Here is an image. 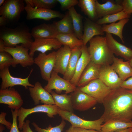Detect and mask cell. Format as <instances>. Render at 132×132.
<instances>
[{
	"mask_svg": "<svg viewBox=\"0 0 132 132\" xmlns=\"http://www.w3.org/2000/svg\"><path fill=\"white\" fill-rule=\"evenodd\" d=\"M24 0H6L0 7V15L5 17L8 22H14L19 19L24 10Z\"/></svg>",
	"mask_w": 132,
	"mask_h": 132,
	"instance_id": "obj_9",
	"label": "cell"
},
{
	"mask_svg": "<svg viewBox=\"0 0 132 132\" xmlns=\"http://www.w3.org/2000/svg\"><path fill=\"white\" fill-rule=\"evenodd\" d=\"M95 5L97 13L99 18L118 12L123 10L121 5L116 3L112 0H107L104 3L101 4L96 0Z\"/></svg>",
	"mask_w": 132,
	"mask_h": 132,
	"instance_id": "obj_24",
	"label": "cell"
},
{
	"mask_svg": "<svg viewBox=\"0 0 132 132\" xmlns=\"http://www.w3.org/2000/svg\"><path fill=\"white\" fill-rule=\"evenodd\" d=\"M56 38L63 45L68 46L71 50L83 45L82 40L74 34L59 33Z\"/></svg>",
	"mask_w": 132,
	"mask_h": 132,
	"instance_id": "obj_33",
	"label": "cell"
},
{
	"mask_svg": "<svg viewBox=\"0 0 132 132\" xmlns=\"http://www.w3.org/2000/svg\"><path fill=\"white\" fill-rule=\"evenodd\" d=\"M18 111V110H15L13 111V109H11L12 116V122L9 132H20L19 130L17 121Z\"/></svg>",
	"mask_w": 132,
	"mask_h": 132,
	"instance_id": "obj_39",
	"label": "cell"
},
{
	"mask_svg": "<svg viewBox=\"0 0 132 132\" xmlns=\"http://www.w3.org/2000/svg\"><path fill=\"white\" fill-rule=\"evenodd\" d=\"M102 104L101 116L104 122L112 121L125 122L132 119V90L121 87L111 90Z\"/></svg>",
	"mask_w": 132,
	"mask_h": 132,
	"instance_id": "obj_1",
	"label": "cell"
},
{
	"mask_svg": "<svg viewBox=\"0 0 132 132\" xmlns=\"http://www.w3.org/2000/svg\"><path fill=\"white\" fill-rule=\"evenodd\" d=\"M33 70L32 68L28 77L25 78L12 76L10 73L9 67L0 70V77L2 80L0 89H5L16 85L22 86L26 89H28L29 87H34V85L31 84L29 80Z\"/></svg>",
	"mask_w": 132,
	"mask_h": 132,
	"instance_id": "obj_13",
	"label": "cell"
},
{
	"mask_svg": "<svg viewBox=\"0 0 132 132\" xmlns=\"http://www.w3.org/2000/svg\"><path fill=\"white\" fill-rule=\"evenodd\" d=\"M131 14L126 13L123 10L118 12L108 15L98 19L96 22L101 25L108 23H115L118 20L129 18Z\"/></svg>",
	"mask_w": 132,
	"mask_h": 132,
	"instance_id": "obj_34",
	"label": "cell"
},
{
	"mask_svg": "<svg viewBox=\"0 0 132 132\" xmlns=\"http://www.w3.org/2000/svg\"><path fill=\"white\" fill-rule=\"evenodd\" d=\"M63 10H68L71 8L78 5L79 1L77 0H57Z\"/></svg>",
	"mask_w": 132,
	"mask_h": 132,
	"instance_id": "obj_38",
	"label": "cell"
},
{
	"mask_svg": "<svg viewBox=\"0 0 132 132\" xmlns=\"http://www.w3.org/2000/svg\"><path fill=\"white\" fill-rule=\"evenodd\" d=\"M56 52L53 51L48 54L39 53L34 59V63L39 67L42 78L48 81L50 78L54 67Z\"/></svg>",
	"mask_w": 132,
	"mask_h": 132,
	"instance_id": "obj_7",
	"label": "cell"
},
{
	"mask_svg": "<svg viewBox=\"0 0 132 132\" xmlns=\"http://www.w3.org/2000/svg\"><path fill=\"white\" fill-rule=\"evenodd\" d=\"M29 49L22 45L13 47L5 46L4 51L9 53L13 60L12 67H15L19 64L23 67L30 66L33 64L34 59L28 53Z\"/></svg>",
	"mask_w": 132,
	"mask_h": 132,
	"instance_id": "obj_8",
	"label": "cell"
},
{
	"mask_svg": "<svg viewBox=\"0 0 132 132\" xmlns=\"http://www.w3.org/2000/svg\"><path fill=\"white\" fill-rule=\"evenodd\" d=\"M34 39V41L31 44L29 53V55L32 57H33L36 51L45 53L47 51L53 49H58L63 45L56 38Z\"/></svg>",
	"mask_w": 132,
	"mask_h": 132,
	"instance_id": "obj_14",
	"label": "cell"
},
{
	"mask_svg": "<svg viewBox=\"0 0 132 132\" xmlns=\"http://www.w3.org/2000/svg\"><path fill=\"white\" fill-rule=\"evenodd\" d=\"M58 107L55 104L38 105L29 109L21 107L18 110V128L21 130H22L25 119L30 114L36 112H43L46 113L48 117L54 118V116L58 114Z\"/></svg>",
	"mask_w": 132,
	"mask_h": 132,
	"instance_id": "obj_5",
	"label": "cell"
},
{
	"mask_svg": "<svg viewBox=\"0 0 132 132\" xmlns=\"http://www.w3.org/2000/svg\"><path fill=\"white\" fill-rule=\"evenodd\" d=\"M128 18H125L120 20L117 23H113L109 24H104L102 26L103 32L110 34H113L118 36L122 43L124 41L122 35V31L125 25L129 21Z\"/></svg>",
	"mask_w": 132,
	"mask_h": 132,
	"instance_id": "obj_28",
	"label": "cell"
},
{
	"mask_svg": "<svg viewBox=\"0 0 132 132\" xmlns=\"http://www.w3.org/2000/svg\"><path fill=\"white\" fill-rule=\"evenodd\" d=\"M79 88L82 91L96 99L97 102L102 104L111 90L99 79L93 80L86 86Z\"/></svg>",
	"mask_w": 132,
	"mask_h": 132,
	"instance_id": "obj_6",
	"label": "cell"
},
{
	"mask_svg": "<svg viewBox=\"0 0 132 132\" xmlns=\"http://www.w3.org/2000/svg\"><path fill=\"white\" fill-rule=\"evenodd\" d=\"M89 42L88 50L91 61L100 66L112 64L114 55L108 46L106 36H95Z\"/></svg>",
	"mask_w": 132,
	"mask_h": 132,
	"instance_id": "obj_2",
	"label": "cell"
},
{
	"mask_svg": "<svg viewBox=\"0 0 132 132\" xmlns=\"http://www.w3.org/2000/svg\"><path fill=\"white\" fill-rule=\"evenodd\" d=\"M47 84L44 87V89L50 93L53 89L58 94L61 93L63 91L65 93H70L76 89L77 87L73 85L70 81L62 78L58 73L53 70L50 78L47 81Z\"/></svg>",
	"mask_w": 132,
	"mask_h": 132,
	"instance_id": "obj_10",
	"label": "cell"
},
{
	"mask_svg": "<svg viewBox=\"0 0 132 132\" xmlns=\"http://www.w3.org/2000/svg\"><path fill=\"white\" fill-rule=\"evenodd\" d=\"M27 0L32 7L35 8L51 9L58 3L57 0Z\"/></svg>",
	"mask_w": 132,
	"mask_h": 132,
	"instance_id": "obj_35",
	"label": "cell"
},
{
	"mask_svg": "<svg viewBox=\"0 0 132 132\" xmlns=\"http://www.w3.org/2000/svg\"><path fill=\"white\" fill-rule=\"evenodd\" d=\"M13 58L9 53L5 51L0 52V70L12 66Z\"/></svg>",
	"mask_w": 132,
	"mask_h": 132,
	"instance_id": "obj_37",
	"label": "cell"
},
{
	"mask_svg": "<svg viewBox=\"0 0 132 132\" xmlns=\"http://www.w3.org/2000/svg\"><path fill=\"white\" fill-rule=\"evenodd\" d=\"M5 45L3 41L0 39V52L4 51V48Z\"/></svg>",
	"mask_w": 132,
	"mask_h": 132,
	"instance_id": "obj_46",
	"label": "cell"
},
{
	"mask_svg": "<svg viewBox=\"0 0 132 132\" xmlns=\"http://www.w3.org/2000/svg\"><path fill=\"white\" fill-rule=\"evenodd\" d=\"M54 23L59 33L75 34L72 19L68 11L61 20Z\"/></svg>",
	"mask_w": 132,
	"mask_h": 132,
	"instance_id": "obj_32",
	"label": "cell"
},
{
	"mask_svg": "<svg viewBox=\"0 0 132 132\" xmlns=\"http://www.w3.org/2000/svg\"><path fill=\"white\" fill-rule=\"evenodd\" d=\"M104 34L101 25L97 24L88 18H85L83 33L81 39L83 42V46H86L88 42L94 37L103 35Z\"/></svg>",
	"mask_w": 132,
	"mask_h": 132,
	"instance_id": "obj_22",
	"label": "cell"
},
{
	"mask_svg": "<svg viewBox=\"0 0 132 132\" xmlns=\"http://www.w3.org/2000/svg\"><path fill=\"white\" fill-rule=\"evenodd\" d=\"M24 1L26 4L24 10L27 13L26 18L28 20L40 19L49 21L55 18H62L65 15L58 11L51 9L33 7L27 0Z\"/></svg>",
	"mask_w": 132,
	"mask_h": 132,
	"instance_id": "obj_11",
	"label": "cell"
},
{
	"mask_svg": "<svg viewBox=\"0 0 132 132\" xmlns=\"http://www.w3.org/2000/svg\"><path fill=\"white\" fill-rule=\"evenodd\" d=\"M5 0H0V6H2L4 3Z\"/></svg>",
	"mask_w": 132,
	"mask_h": 132,
	"instance_id": "obj_49",
	"label": "cell"
},
{
	"mask_svg": "<svg viewBox=\"0 0 132 132\" xmlns=\"http://www.w3.org/2000/svg\"><path fill=\"white\" fill-rule=\"evenodd\" d=\"M99 79L111 90L120 87L123 82L110 65L101 66Z\"/></svg>",
	"mask_w": 132,
	"mask_h": 132,
	"instance_id": "obj_17",
	"label": "cell"
},
{
	"mask_svg": "<svg viewBox=\"0 0 132 132\" xmlns=\"http://www.w3.org/2000/svg\"><path fill=\"white\" fill-rule=\"evenodd\" d=\"M120 87L132 90V77L129 78L127 80L123 81Z\"/></svg>",
	"mask_w": 132,
	"mask_h": 132,
	"instance_id": "obj_43",
	"label": "cell"
},
{
	"mask_svg": "<svg viewBox=\"0 0 132 132\" xmlns=\"http://www.w3.org/2000/svg\"><path fill=\"white\" fill-rule=\"evenodd\" d=\"M56 52L55 63L53 70L63 75L66 71L70 58L71 49L68 46L64 45Z\"/></svg>",
	"mask_w": 132,
	"mask_h": 132,
	"instance_id": "obj_19",
	"label": "cell"
},
{
	"mask_svg": "<svg viewBox=\"0 0 132 132\" xmlns=\"http://www.w3.org/2000/svg\"><path fill=\"white\" fill-rule=\"evenodd\" d=\"M23 101L18 92L13 87L0 90V103L8 105L12 109L18 110L23 104Z\"/></svg>",
	"mask_w": 132,
	"mask_h": 132,
	"instance_id": "obj_15",
	"label": "cell"
},
{
	"mask_svg": "<svg viewBox=\"0 0 132 132\" xmlns=\"http://www.w3.org/2000/svg\"><path fill=\"white\" fill-rule=\"evenodd\" d=\"M5 129V128L4 125L0 124V132H3Z\"/></svg>",
	"mask_w": 132,
	"mask_h": 132,
	"instance_id": "obj_48",
	"label": "cell"
},
{
	"mask_svg": "<svg viewBox=\"0 0 132 132\" xmlns=\"http://www.w3.org/2000/svg\"><path fill=\"white\" fill-rule=\"evenodd\" d=\"M58 114L62 119L68 121L72 126L87 129H93L100 132L103 119L100 118L93 121L87 120L80 118L73 113L63 110L59 108Z\"/></svg>",
	"mask_w": 132,
	"mask_h": 132,
	"instance_id": "obj_4",
	"label": "cell"
},
{
	"mask_svg": "<svg viewBox=\"0 0 132 132\" xmlns=\"http://www.w3.org/2000/svg\"><path fill=\"white\" fill-rule=\"evenodd\" d=\"M62 119L60 123L58 125L52 127L51 125L45 129L40 127L35 122L32 123V124L35 128V130L38 132H62L66 125V123Z\"/></svg>",
	"mask_w": 132,
	"mask_h": 132,
	"instance_id": "obj_36",
	"label": "cell"
},
{
	"mask_svg": "<svg viewBox=\"0 0 132 132\" xmlns=\"http://www.w3.org/2000/svg\"><path fill=\"white\" fill-rule=\"evenodd\" d=\"M121 5L123 10L125 12L131 14L132 13V0H124L121 2Z\"/></svg>",
	"mask_w": 132,
	"mask_h": 132,
	"instance_id": "obj_40",
	"label": "cell"
},
{
	"mask_svg": "<svg viewBox=\"0 0 132 132\" xmlns=\"http://www.w3.org/2000/svg\"><path fill=\"white\" fill-rule=\"evenodd\" d=\"M113 132H132V128H129L122 130Z\"/></svg>",
	"mask_w": 132,
	"mask_h": 132,
	"instance_id": "obj_47",
	"label": "cell"
},
{
	"mask_svg": "<svg viewBox=\"0 0 132 132\" xmlns=\"http://www.w3.org/2000/svg\"><path fill=\"white\" fill-rule=\"evenodd\" d=\"M132 128V121H112L102 125L100 132H113Z\"/></svg>",
	"mask_w": 132,
	"mask_h": 132,
	"instance_id": "obj_31",
	"label": "cell"
},
{
	"mask_svg": "<svg viewBox=\"0 0 132 132\" xmlns=\"http://www.w3.org/2000/svg\"><path fill=\"white\" fill-rule=\"evenodd\" d=\"M55 101V105L60 109L73 113L70 95L67 94H60L52 91L50 93Z\"/></svg>",
	"mask_w": 132,
	"mask_h": 132,
	"instance_id": "obj_27",
	"label": "cell"
},
{
	"mask_svg": "<svg viewBox=\"0 0 132 132\" xmlns=\"http://www.w3.org/2000/svg\"><path fill=\"white\" fill-rule=\"evenodd\" d=\"M8 22L7 19L4 17L1 16L0 17V26L5 25Z\"/></svg>",
	"mask_w": 132,
	"mask_h": 132,
	"instance_id": "obj_45",
	"label": "cell"
},
{
	"mask_svg": "<svg viewBox=\"0 0 132 132\" xmlns=\"http://www.w3.org/2000/svg\"><path fill=\"white\" fill-rule=\"evenodd\" d=\"M31 33L34 39L56 38L59 33L54 22L43 23L35 26L32 29Z\"/></svg>",
	"mask_w": 132,
	"mask_h": 132,
	"instance_id": "obj_20",
	"label": "cell"
},
{
	"mask_svg": "<svg viewBox=\"0 0 132 132\" xmlns=\"http://www.w3.org/2000/svg\"><path fill=\"white\" fill-rule=\"evenodd\" d=\"M111 66L123 81L132 76V68L128 61H124L122 59L114 56Z\"/></svg>",
	"mask_w": 132,
	"mask_h": 132,
	"instance_id": "obj_25",
	"label": "cell"
},
{
	"mask_svg": "<svg viewBox=\"0 0 132 132\" xmlns=\"http://www.w3.org/2000/svg\"><path fill=\"white\" fill-rule=\"evenodd\" d=\"M83 46L71 50V55L66 70L63 75V78L65 79L70 81L74 75L77 62L81 55Z\"/></svg>",
	"mask_w": 132,
	"mask_h": 132,
	"instance_id": "obj_26",
	"label": "cell"
},
{
	"mask_svg": "<svg viewBox=\"0 0 132 132\" xmlns=\"http://www.w3.org/2000/svg\"><path fill=\"white\" fill-rule=\"evenodd\" d=\"M106 33L107 44L112 53L127 61L131 60L132 58V49L117 41L111 34Z\"/></svg>",
	"mask_w": 132,
	"mask_h": 132,
	"instance_id": "obj_18",
	"label": "cell"
},
{
	"mask_svg": "<svg viewBox=\"0 0 132 132\" xmlns=\"http://www.w3.org/2000/svg\"><path fill=\"white\" fill-rule=\"evenodd\" d=\"M30 121L29 120H27L23 125L22 132H33L29 124Z\"/></svg>",
	"mask_w": 132,
	"mask_h": 132,
	"instance_id": "obj_44",
	"label": "cell"
},
{
	"mask_svg": "<svg viewBox=\"0 0 132 132\" xmlns=\"http://www.w3.org/2000/svg\"><path fill=\"white\" fill-rule=\"evenodd\" d=\"M78 5L81 11L91 21L98 19L97 13L95 3L96 0H79Z\"/></svg>",
	"mask_w": 132,
	"mask_h": 132,
	"instance_id": "obj_29",
	"label": "cell"
},
{
	"mask_svg": "<svg viewBox=\"0 0 132 132\" xmlns=\"http://www.w3.org/2000/svg\"><path fill=\"white\" fill-rule=\"evenodd\" d=\"M66 132H100L93 129H87L80 127H75L70 126Z\"/></svg>",
	"mask_w": 132,
	"mask_h": 132,
	"instance_id": "obj_41",
	"label": "cell"
},
{
	"mask_svg": "<svg viewBox=\"0 0 132 132\" xmlns=\"http://www.w3.org/2000/svg\"><path fill=\"white\" fill-rule=\"evenodd\" d=\"M31 32L26 27L20 26L14 28H5L0 30V39L5 46L13 47L21 44L29 49L33 41Z\"/></svg>",
	"mask_w": 132,
	"mask_h": 132,
	"instance_id": "obj_3",
	"label": "cell"
},
{
	"mask_svg": "<svg viewBox=\"0 0 132 132\" xmlns=\"http://www.w3.org/2000/svg\"><path fill=\"white\" fill-rule=\"evenodd\" d=\"M34 85L33 87H29L28 89L35 105H38L40 102L48 105L55 104L51 94L43 87L40 82H36Z\"/></svg>",
	"mask_w": 132,
	"mask_h": 132,
	"instance_id": "obj_16",
	"label": "cell"
},
{
	"mask_svg": "<svg viewBox=\"0 0 132 132\" xmlns=\"http://www.w3.org/2000/svg\"><path fill=\"white\" fill-rule=\"evenodd\" d=\"M73 109L80 111L87 110L97 103L95 98L89 96L77 87L75 90L70 93Z\"/></svg>",
	"mask_w": 132,
	"mask_h": 132,
	"instance_id": "obj_12",
	"label": "cell"
},
{
	"mask_svg": "<svg viewBox=\"0 0 132 132\" xmlns=\"http://www.w3.org/2000/svg\"><path fill=\"white\" fill-rule=\"evenodd\" d=\"M101 66L90 61L82 74L77 87H84L92 81L99 79Z\"/></svg>",
	"mask_w": 132,
	"mask_h": 132,
	"instance_id": "obj_21",
	"label": "cell"
},
{
	"mask_svg": "<svg viewBox=\"0 0 132 132\" xmlns=\"http://www.w3.org/2000/svg\"><path fill=\"white\" fill-rule=\"evenodd\" d=\"M68 11L72 19L75 35L78 39H81L84 29L83 17L77 12L74 7L70 8Z\"/></svg>",
	"mask_w": 132,
	"mask_h": 132,
	"instance_id": "obj_30",
	"label": "cell"
},
{
	"mask_svg": "<svg viewBox=\"0 0 132 132\" xmlns=\"http://www.w3.org/2000/svg\"><path fill=\"white\" fill-rule=\"evenodd\" d=\"M91 61L86 46H83L81 55L77 62L74 74L70 81L73 85L77 87L80 77L88 64Z\"/></svg>",
	"mask_w": 132,
	"mask_h": 132,
	"instance_id": "obj_23",
	"label": "cell"
},
{
	"mask_svg": "<svg viewBox=\"0 0 132 132\" xmlns=\"http://www.w3.org/2000/svg\"><path fill=\"white\" fill-rule=\"evenodd\" d=\"M128 61L130 65L132 68V58L131 60Z\"/></svg>",
	"mask_w": 132,
	"mask_h": 132,
	"instance_id": "obj_50",
	"label": "cell"
},
{
	"mask_svg": "<svg viewBox=\"0 0 132 132\" xmlns=\"http://www.w3.org/2000/svg\"><path fill=\"white\" fill-rule=\"evenodd\" d=\"M7 115L6 112H1L0 114V123L6 126L8 129H10L12 123L6 120L5 116Z\"/></svg>",
	"mask_w": 132,
	"mask_h": 132,
	"instance_id": "obj_42",
	"label": "cell"
}]
</instances>
